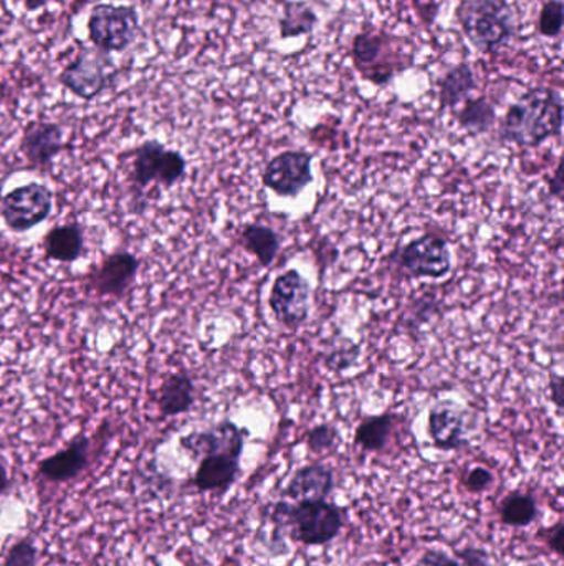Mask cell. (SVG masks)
Masks as SVG:
<instances>
[{"label":"cell","instance_id":"39","mask_svg":"<svg viewBox=\"0 0 564 566\" xmlns=\"http://www.w3.org/2000/svg\"><path fill=\"white\" fill-rule=\"evenodd\" d=\"M0 365H2V359H0Z\"/></svg>","mask_w":564,"mask_h":566},{"label":"cell","instance_id":"3","mask_svg":"<svg viewBox=\"0 0 564 566\" xmlns=\"http://www.w3.org/2000/svg\"><path fill=\"white\" fill-rule=\"evenodd\" d=\"M457 19L467 40L487 55L509 45L519 27L509 0H460Z\"/></svg>","mask_w":564,"mask_h":566},{"label":"cell","instance_id":"18","mask_svg":"<svg viewBox=\"0 0 564 566\" xmlns=\"http://www.w3.org/2000/svg\"><path fill=\"white\" fill-rule=\"evenodd\" d=\"M194 485L201 492H227L241 474V458L231 454H212L199 459Z\"/></svg>","mask_w":564,"mask_h":566},{"label":"cell","instance_id":"19","mask_svg":"<svg viewBox=\"0 0 564 566\" xmlns=\"http://www.w3.org/2000/svg\"><path fill=\"white\" fill-rule=\"evenodd\" d=\"M195 402V386L188 373H172L159 386L158 408L164 418L189 412Z\"/></svg>","mask_w":564,"mask_h":566},{"label":"cell","instance_id":"20","mask_svg":"<svg viewBox=\"0 0 564 566\" xmlns=\"http://www.w3.org/2000/svg\"><path fill=\"white\" fill-rule=\"evenodd\" d=\"M43 249H45V255L50 261L72 264V262L78 261L85 252L83 229L75 222L56 226V228L50 229L49 234L45 235Z\"/></svg>","mask_w":564,"mask_h":566},{"label":"cell","instance_id":"35","mask_svg":"<svg viewBox=\"0 0 564 566\" xmlns=\"http://www.w3.org/2000/svg\"><path fill=\"white\" fill-rule=\"evenodd\" d=\"M546 182H549L550 195L555 196L558 201H562L564 189L562 163H558V166H556L555 169V175L550 176V178L546 179Z\"/></svg>","mask_w":564,"mask_h":566},{"label":"cell","instance_id":"36","mask_svg":"<svg viewBox=\"0 0 564 566\" xmlns=\"http://www.w3.org/2000/svg\"><path fill=\"white\" fill-rule=\"evenodd\" d=\"M549 545L556 555L563 554V524L558 522L555 527L550 531Z\"/></svg>","mask_w":564,"mask_h":566},{"label":"cell","instance_id":"24","mask_svg":"<svg viewBox=\"0 0 564 566\" xmlns=\"http://www.w3.org/2000/svg\"><path fill=\"white\" fill-rule=\"evenodd\" d=\"M393 428L394 416L391 412H384V415L380 416H368L358 426L354 442L366 452L383 451L387 442H390Z\"/></svg>","mask_w":564,"mask_h":566},{"label":"cell","instance_id":"32","mask_svg":"<svg viewBox=\"0 0 564 566\" xmlns=\"http://www.w3.org/2000/svg\"><path fill=\"white\" fill-rule=\"evenodd\" d=\"M459 566H490L489 555L479 548H466L457 552Z\"/></svg>","mask_w":564,"mask_h":566},{"label":"cell","instance_id":"29","mask_svg":"<svg viewBox=\"0 0 564 566\" xmlns=\"http://www.w3.org/2000/svg\"><path fill=\"white\" fill-rule=\"evenodd\" d=\"M360 356V348L354 343H347L340 348L331 349L330 355L324 359V365L334 373H343L357 363Z\"/></svg>","mask_w":564,"mask_h":566},{"label":"cell","instance_id":"11","mask_svg":"<svg viewBox=\"0 0 564 566\" xmlns=\"http://www.w3.org/2000/svg\"><path fill=\"white\" fill-rule=\"evenodd\" d=\"M311 286L300 272H284L275 279L268 305L275 319L287 328H298L310 316Z\"/></svg>","mask_w":564,"mask_h":566},{"label":"cell","instance_id":"23","mask_svg":"<svg viewBox=\"0 0 564 566\" xmlns=\"http://www.w3.org/2000/svg\"><path fill=\"white\" fill-rule=\"evenodd\" d=\"M456 119L467 135H486L497 123L496 106L486 96L467 98L459 112H456Z\"/></svg>","mask_w":564,"mask_h":566},{"label":"cell","instance_id":"15","mask_svg":"<svg viewBox=\"0 0 564 566\" xmlns=\"http://www.w3.org/2000/svg\"><path fill=\"white\" fill-rule=\"evenodd\" d=\"M427 432L440 451H457L466 444V421L459 406L453 401L437 402L427 418Z\"/></svg>","mask_w":564,"mask_h":566},{"label":"cell","instance_id":"34","mask_svg":"<svg viewBox=\"0 0 564 566\" xmlns=\"http://www.w3.org/2000/svg\"><path fill=\"white\" fill-rule=\"evenodd\" d=\"M550 398H552V402H555L558 411L563 409L564 402V386H563V376L552 375L550 376Z\"/></svg>","mask_w":564,"mask_h":566},{"label":"cell","instance_id":"13","mask_svg":"<svg viewBox=\"0 0 564 566\" xmlns=\"http://www.w3.org/2000/svg\"><path fill=\"white\" fill-rule=\"evenodd\" d=\"M63 148V132L56 123L33 119L23 129L20 151L32 168L49 169Z\"/></svg>","mask_w":564,"mask_h":566},{"label":"cell","instance_id":"7","mask_svg":"<svg viewBox=\"0 0 564 566\" xmlns=\"http://www.w3.org/2000/svg\"><path fill=\"white\" fill-rule=\"evenodd\" d=\"M53 192L40 182H29L12 189L0 199V216L10 231H30L52 214Z\"/></svg>","mask_w":564,"mask_h":566},{"label":"cell","instance_id":"2","mask_svg":"<svg viewBox=\"0 0 564 566\" xmlns=\"http://www.w3.org/2000/svg\"><path fill=\"white\" fill-rule=\"evenodd\" d=\"M351 59L364 80L376 86L393 82L394 76L409 69L413 52L400 36L368 25L357 33L351 45Z\"/></svg>","mask_w":564,"mask_h":566},{"label":"cell","instance_id":"33","mask_svg":"<svg viewBox=\"0 0 564 566\" xmlns=\"http://www.w3.org/2000/svg\"><path fill=\"white\" fill-rule=\"evenodd\" d=\"M413 566H459L457 558L439 551L426 552Z\"/></svg>","mask_w":564,"mask_h":566},{"label":"cell","instance_id":"38","mask_svg":"<svg viewBox=\"0 0 564 566\" xmlns=\"http://www.w3.org/2000/svg\"><path fill=\"white\" fill-rule=\"evenodd\" d=\"M7 488H9V474H7L6 464L0 461V495L6 492Z\"/></svg>","mask_w":564,"mask_h":566},{"label":"cell","instance_id":"10","mask_svg":"<svg viewBox=\"0 0 564 566\" xmlns=\"http://www.w3.org/2000/svg\"><path fill=\"white\" fill-rule=\"evenodd\" d=\"M311 163L313 155L304 149L280 153L265 166L262 181L281 198H297L313 182Z\"/></svg>","mask_w":564,"mask_h":566},{"label":"cell","instance_id":"14","mask_svg":"<svg viewBox=\"0 0 564 566\" xmlns=\"http://www.w3.org/2000/svg\"><path fill=\"white\" fill-rule=\"evenodd\" d=\"M139 268H141V261L131 252H113L106 255L102 264L92 272L89 285L98 295L119 298L136 281Z\"/></svg>","mask_w":564,"mask_h":566},{"label":"cell","instance_id":"17","mask_svg":"<svg viewBox=\"0 0 564 566\" xmlns=\"http://www.w3.org/2000/svg\"><path fill=\"white\" fill-rule=\"evenodd\" d=\"M333 489V471L324 464H310L295 472L284 495L294 502L327 501Z\"/></svg>","mask_w":564,"mask_h":566},{"label":"cell","instance_id":"22","mask_svg":"<svg viewBox=\"0 0 564 566\" xmlns=\"http://www.w3.org/2000/svg\"><path fill=\"white\" fill-rule=\"evenodd\" d=\"M238 242L265 269L274 264L281 248L277 232L262 224H245L238 231Z\"/></svg>","mask_w":564,"mask_h":566},{"label":"cell","instance_id":"27","mask_svg":"<svg viewBox=\"0 0 564 566\" xmlns=\"http://www.w3.org/2000/svg\"><path fill=\"white\" fill-rule=\"evenodd\" d=\"M564 25V6L562 0H549L540 10L539 33L546 39H558Z\"/></svg>","mask_w":564,"mask_h":566},{"label":"cell","instance_id":"30","mask_svg":"<svg viewBox=\"0 0 564 566\" xmlns=\"http://www.w3.org/2000/svg\"><path fill=\"white\" fill-rule=\"evenodd\" d=\"M36 557H39V551L32 538H22L10 547L3 566H36Z\"/></svg>","mask_w":564,"mask_h":566},{"label":"cell","instance_id":"31","mask_svg":"<svg viewBox=\"0 0 564 566\" xmlns=\"http://www.w3.org/2000/svg\"><path fill=\"white\" fill-rule=\"evenodd\" d=\"M493 482H496V478H493L492 472L479 465V468H473L472 471L466 475L464 484H466L467 491L479 494V492L487 491Z\"/></svg>","mask_w":564,"mask_h":566},{"label":"cell","instance_id":"5","mask_svg":"<svg viewBox=\"0 0 564 566\" xmlns=\"http://www.w3.org/2000/svg\"><path fill=\"white\" fill-rule=\"evenodd\" d=\"M89 42L99 52H125L135 43L139 33V13L131 6H116V3H98L89 12L88 22Z\"/></svg>","mask_w":564,"mask_h":566},{"label":"cell","instance_id":"9","mask_svg":"<svg viewBox=\"0 0 564 566\" xmlns=\"http://www.w3.org/2000/svg\"><path fill=\"white\" fill-rule=\"evenodd\" d=\"M108 56L99 50L82 46L75 59L60 73V83L76 98L93 102L106 92L113 76L108 73Z\"/></svg>","mask_w":564,"mask_h":566},{"label":"cell","instance_id":"16","mask_svg":"<svg viewBox=\"0 0 564 566\" xmlns=\"http://www.w3.org/2000/svg\"><path fill=\"white\" fill-rule=\"evenodd\" d=\"M92 441L78 434L63 451L50 455L40 464V474L52 482H66L78 478L88 465Z\"/></svg>","mask_w":564,"mask_h":566},{"label":"cell","instance_id":"12","mask_svg":"<svg viewBox=\"0 0 564 566\" xmlns=\"http://www.w3.org/2000/svg\"><path fill=\"white\" fill-rule=\"evenodd\" d=\"M247 436V429L238 428L235 422L225 419L204 431L189 432L182 436L179 442L181 448L194 459L212 454H231L242 458Z\"/></svg>","mask_w":564,"mask_h":566},{"label":"cell","instance_id":"25","mask_svg":"<svg viewBox=\"0 0 564 566\" xmlns=\"http://www.w3.org/2000/svg\"><path fill=\"white\" fill-rule=\"evenodd\" d=\"M317 23V12L311 9L310 3L304 0H288L285 3L284 15L278 22V29H280L281 39L287 40L308 35L313 32Z\"/></svg>","mask_w":564,"mask_h":566},{"label":"cell","instance_id":"26","mask_svg":"<svg viewBox=\"0 0 564 566\" xmlns=\"http://www.w3.org/2000/svg\"><path fill=\"white\" fill-rule=\"evenodd\" d=\"M536 515H539V504L529 494L517 492V494L503 499L502 505H500V521L507 527H529L536 521Z\"/></svg>","mask_w":564,"mask_h":566},{"label":"cell","instance_id":"4","mask_svg":"<svg viewBox=\"0 0 564 566\" xmlns=\"http://www.w3.org/2000/svg\"><path fill=\"white\" fill-rule=\"evenodd\" d=\"M272 522L277 527L290 528L295 542L320 547L340 535L344 525V511L327 501H301L295 504L280 501L274 505Z\"/></svg>","mask_w":564,"mask_h":566},{"label":"cell","instance_id":"8","mask_svg":"<svg viewBox=\"0 0 564 566\" xmlns=\"http://www.w3.org/2000/svg\"><path fill=\"white\" fill-rule=\"evenodd\" d=\"M394 262L413 279L446 277L453 269V255L446 239L424 234L413 239L393 255Z\"/></svg>","mask_w":564,"mask_h":566},{"label":"cell","instance_id":"28","mask_svg":"<svg viewBox=\"0 0 564 566\" xmlns=\"http://www.w3.org/2000/svg\"><path fill=\"white\" fill-rule=\"evenodd\" d=\"M338 441V431L331 424H318L308 432L307 446L315 454L330 451Z\"/></svg>","mask_w":564,"mask_h":566},{"label":"cell","instance_id":"1","mask_svg":"<svg viewBox=\"0 0 564 566\" xmlns=\"http://www.w3.org/2000/svg\"><path fill=\"white\" fill-rule=\"evenodd\" d=\"M563 98L558 90L536 86L523 93L500 123V139L519 148H539L562 136Z\"/></svg>","mask_w":564,"mask_h":566},{"label":"cell","instance_id":"21","mask_svg":"<svg viewBox=\"0 0 564 566\" xmlns=\"http://www.w3.org/2000/svg\"><path fill=\"white\" fill-rule=\"evenodd\" d=\"M477 88L476 73L469 63H459L447 70L439 83L440 109H453L462 105Z\"/></svg>","mask_w":564,"mask_h":566},{"label":"cell","instance_id":"6","mask_svg":"<svg viewBox=\"0 0 564 566\" xmlns=\"http://www.w3.org/2000/svg\"><path fill=\"white\" fill-rule=\"evenodd\" d=\"M188 171V161L175 149L166 148L156 139H148L135 149L131 181L136 195H142L151 185L172 188Z\"/></svg>","mask_w":564,"mask_h":566},{"label":"cell","instance_id":"37","mask_svg":"<svg viewBox=\"0 0 564 566\" xmlns=\"http://www.w3.org/2000/svg\"><path fill=\"white\" fill-rule=\"evenodd\" d=\"M50 2H53V0H23V6L29 12H36V10L49 6Z\"/></svg>","mask_w":564,"mask_h":566}]
</instances>
